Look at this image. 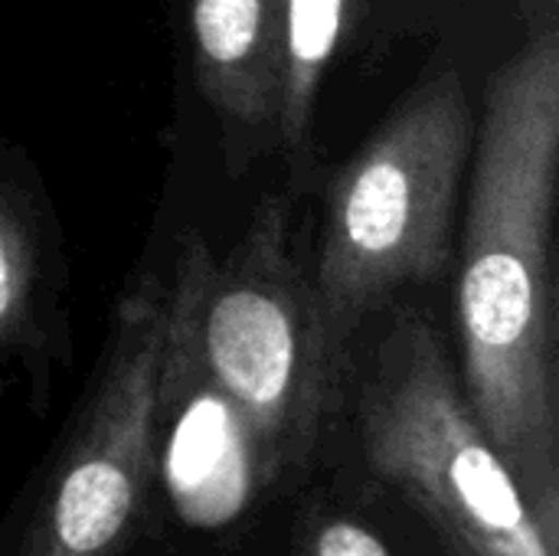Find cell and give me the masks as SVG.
Instances as JSON below:
<instances>
[{
	"label": "cell",
	"instance_id": "obj_9",
	"mask_svg": "<svg viewBox=\"0 0 559 556\" xmlns=\"http://www.w3.org/2000/svg\"><path fill=\"white\" fill-rule=\"evenodd\" d=\"M36 256L23 220L0 200V351L29 334Z\"/></svg>",
	"mask_w": 559,
	"mask_h": 556
},
{
	"label": "cell",
	"instance_id": "obj_8",
	"mask_svg": "<svg viewBox=\"0 0 559 556\" xmlns=\"http://www.w3.org/2000/svg\"><path fill=\"white\" fill-rule=\"evenodd\" d=\"M347 23V0H285V72L275 115L278 141L301 157L318 95Z\"/></svg>",
	"mask_w": 559,
	"mask_h": 556
},
{
	"label": "cell",
	"instance_id": "obj_5",
	"mask_svg": "<svg viewBox=\"0 0 559 556\" xmlns=\"http://www.w3.org/2000/svg\"><path fill=\"white\" fill-rule=\"evenodd\" d=\"M167 285L131 282L115 308L95 390L43 485L16 556H124L157 472V370Z\"/></svg>",
	"mask_w": 559,
	"mask_h": 556
},
{
	"label": "cell",
	"instance_id": "obj_4",
	"mask_svg": "<svg viewBox=\"0 0 559 556\" xmlns=\"http://www.w3.org/2000/svg\"><path fill=\"white\" fill-rule=\"evenodd\" d=\"M200 347L252 436L259 488L305 475L334 410L344 354L292 252L282 197L259 200L242 239L213 269L200 301Z\"/></svg>",
	"mask_w": 559,
	"mask_h": 556
},
{
	"label": "cell",
	"instance_id": "obj_3",
	"mask_svg": "<svg viewBox=\"0 0 559 556\" xmlns=\"http://www.w3.org/2000/svg\"><path fill=\"white\" fill-rule=\"evenodd\" d=\"M364 465L445 556H557L475 419L439 331L396 311L357 400Z\"/></svg>",
	"mask_w": 559,
	"mask_h": 556
},
{
	"label": "cell",
	"instance_id": "obj_10",
	"mask_svg": "<svg viewBox=\"0 0 559 556\" xmlns=\"http://www.w3.org/2000/svg\"><path fill=\"white\" fill-rule=\"evenodd\" d=\"M295 556H393L383 537L373 534L354 514L334 511L328 505H308L295 521L292 537Z\"/></svg>",
	"mask_w": 559,
	"mask_h": 556
},
{
	"label": "cell",
	"instance_id": "obj_6",
	"mask_svg": "<svg viewBox=\"0 0 559 556\" xmlns=\"http://www.w3.org/2000/svg\"><path fill=\"white\" fill-rule=\"evenodd\" d=\"M216 259L187 236L167 285V321L157 370V462L187 521H229L259 485L252 436L213 380L200 347V301Z\"/></svg>",
	"mask_w": 559,
	"mask_h": 556
},
{
	"label": "cell",
	"instance_id": "obj_7",
	"mask_svg": "<svg viewBox=\"0 0 559 556\" xmlns=\"http://www.w3.org/2000/svg\"><path fill=\"white\" fill-rule=\"evenodd\" d=\"M193 69L206 102L239 125H275L285 0H190Z\"/></svg>",
	"mask_w": 559,
	"mask_h": 556
},
{
	"label": "cell",
	"instance_id": "obj_2",
	"mask_svg": "<svg viewBox=\"0 0 559 556\" xmlns=\"http://www.w3.org/2000/svg\"><path fill=\"white\" fill-rule=\"evenodd\" d=\"M472 138L465 82L445 69L416 85L331 184L311 282L341 354L396 292L449 269Z\"/></svg>",
	"mask_w": 559,
	"mask_h": 556
},
{
	"label": "cell",
	"instance_id": "obj_1",
	"mask_svg": "<svg viewBox=\"0 0 559 556\" xmlns=\"http://www.w3.org/2000/svg\"><path fill=\"white\" fill-rule=\"evenodd\" d=\"M557 170L559 29L547 13L485 88L455 321L462 393L554 544L559 537Z\"/></svg>",
	"mask_w": 559,
	"mask_h": 556
}]
</instances>
